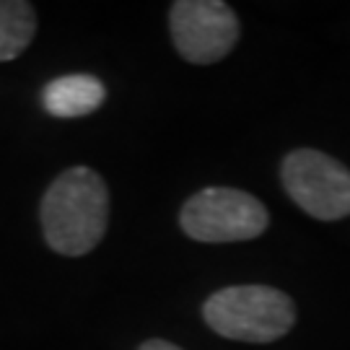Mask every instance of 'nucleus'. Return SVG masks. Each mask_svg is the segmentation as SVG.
Listing matches in <instances>:
<instances>
[{
	"label": "nucleus",
	"mask_w": 350,
	"mask_h": 350,
	"mask_svg": "<svg viewBox=\"0 0 350 350\" xmlns=\"http://www.w3.org/2000/svg\"><path fill=\"white\" fill-rule=\"evenodd\" d=\"M39 218L52 250L65 257H83L107 234L109 189L94 169L73 166L44 192Z\"/></svg>",
	"instance_id": "nucleus-1"
},
{
	"label": "nucleus",
	"mask_w": 350,
	"mask_h": 350,
	"mask_svg": "<svg viewBox=\"0 0 350 350\" xmlns=\"http://www.w3.org/2000/svg\"><path fill=\"white\" fill-rule=\"evenodd\" d=\"M213 332L239 342H273L296 325V304L273 286H228L202 306Z\"/></svg>",
	"instance_id": "nucleus-2"
},
{
	"label": "nucleus",
	"mask_w": 350,
	"mask_h": 350,
	"mask_svg": "<svg viewBox=\"0 0 350 350\" xmlns=\"http://www.w3.org/2000/svg\"><path fill=\"white\" fill-rule=\"evenodd\" d=\"M182 231L195 241L226 244L250 241L265 234L270 224L267 208L254 195L234 187L200 189L182 205Z\"/></svg>",
	"instance_id": "nucleus-3"
},
{
	"label": "nucleus",
	"mask_w": 350,
	"mask_h": 350,
	"mask_svg": "<svg viewBox=\"0 0 350 350\" xmlns=\"http://www.w3.org/2000/svg\"><path fill=\"white\" fill-rule=\"evenodd\" d=\"M280 182L291 200L312 218L340 221L350 215V172L322 150L288 153L280 166Z\"/></svg>",
	"instance_id": "nucleus-4"
},
{
	"label": "nucleus",
	"mask_w": 350,
	"mask_h": 350,
	"mask_svg": "<svg viewBox=\"0 0 350 350\" xmlns=\"http://www.w3.org/2000/svg\"><path fill=\"white\" fill-rule=\"evenodd\" d=\"M169 29L176 52L192 65L218 63L239 42V16L224 0H176Z\"/></svg>",
	"instance_id": "nucleus-5"
},
{
	"label": "nucleus",
	"mask_w": 350,
	"mask_h": 350,
	"mask_svg": "<svg viewBox=\"0 0 350 350\" xmlns=\"http://www.w3.org/2000/svg\"><path fill=\"white\" fill-rule=\"evenodd\" d=\"M107 96V88L99 78L88 73H73L55 78L44 88V109L52 117H83L96 112Z\"/></svg>",
	"instance_id": "nucleus-6"
},
{
	"label": "nucleus",
	"mask_w": 350,
	"mask_h": 350,
	"mask_svg": "<svg viewBox=\"0 0 350 350\" xmlns=\"http://www.w3.org/2000/svg\"><path fill=\"white\" fill-rule=\"evenodd\" d=\"M37 34V13L26 0H0V63L16 60Z\"/></svg>",
	"instance_id": "nucleus-7"
},
{
	"label": "nucleus",
	"mask_w": 350,
	"mask_h": 350,
	"mask_svg": "<svg viewBox=\"0 0 350 350\" xmlns=\"http://www.w3.org/2000/svg\"><path fill=\"white\" fill-rule=\"evenodd\" d=\"M138 350H182V348L174 345V342H166V340H148V342H143Z\"/></svg>",
	"instance_id": "nucleus-8"
}]
</instances>
